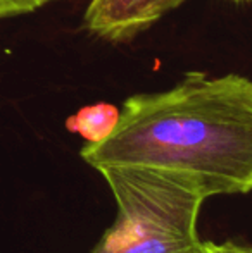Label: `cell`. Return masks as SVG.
Wrapping results in <instances>:
<instances>
[{
    "label": "cell",
    "mask_w": 252,
    "mask_h": 253,
    "mask_svg": "<svg viewBox=\"0 0 252 253\" xmlns=\"http://www.w3.org/2000/svg\"><path fill=\"white\" fill-rule=\"evenodd\" d=\"M94 169L144 167L192 181L205 200L252 191V81L189 73L173 88L128 97L112 133L87 143Z\"/></svg>",
    "instance_id": "6da1fadb"
},
{
    "label": "cell",
    "mask_w": 252,
    "mask_h": 253,
    "mask_svg": "<svg viewBox=\"0 0 252 253\" xmlns=\"http://www.w3.org/2000/svg\"><path fill=\"white\" fill-rule=\"evenodd\" d=\"M116 202V219L90 253H199L205 197L192 181L144 167L99 169Z\"/></svg>",
    "instance_id": "7a4b0ae2"
},
{
    "label": "cell",
    "mask_w": 252,
    "mask_h": 253,
    "mask_svg": "<svg viewBox=\"0 0 252 253\" xmlns=\"http://www.w3.org/2000/svg\"><path fill=\"white\" fill-rule=\"evenodd\" d=\"M187 0H92L85 26L94 37L111 43L130 42Z\"/></svg>",
    "instance_id": "3957f363"
},
{
    "label": "cell",
    "mask_w": 252,
    "mask_h": 253,
    "mask_svg": "<svg viewBox=\"0 0 252 253\" xmlns=\"http://www.w3.org/2000/svg\"><path fill=\"white\" fill-rule=\"evenodd\" d=\"M119 119V109L112 103H94L81 107L66 121V127L87 143H99L112 133Z\"/></svg>",
    "instance_id": "277c9868"
},
{
    "label": "cell",
    "mask_w": 252,
    "mask_h": 253,
    "mask_svg": "<svg viewBox=\"0 0 252 253\" xmlns=\"http://www.w3.org/2000/svg\"><path fill=\"white\" fill-rule=\"evenodd\" d=\"M57 0H0V19L31 14Z\"/></svg>",
    "instance_id": "5b68a950"
},
{
    "label": "cell",
    "mask_w": 252,
    "mask_h": 253,
    "mask_svg": "<svg viewBox=\"0 0 252 253\" xmlns=\"http://www.w3.org/2000/svg\"><path fill=\"white\" fill-rule=\"evenodd\" d=\"M199 253H252V247L233 243V241H226V243L204 241V247H202V250Z\"/></svg>",
    "instance_id": "8992f818"
},
{
    "label": "cell",
    "mask_w": 252,
    "mask_h": 253,
    "mask_svg": "<svg viewBox=\"0 0 252 253\" xmlns=\"http://www.w3.org/2000/svg\"><path fill=\"white\" fill-rule=\"evenodd\" d=\"M232 2H251V0H232Z\"/></svg>",
    "instance_id": "52a82bcc"
}]
</instances>
